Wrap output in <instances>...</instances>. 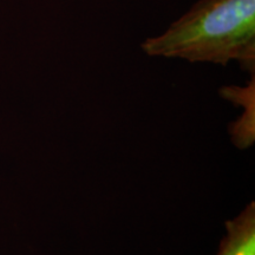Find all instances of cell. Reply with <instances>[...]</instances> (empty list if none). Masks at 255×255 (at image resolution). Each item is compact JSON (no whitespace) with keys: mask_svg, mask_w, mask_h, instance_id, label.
Wrapping results in <instances>:
<instances>
[{"mask_svg":"<svg viewBox=\"0 0 255 255\" xmlns=\"http://www.w3.org/2000/svg\"><path fill=\"white\" fill-rule=\"evenodd\" d=\"M216 255H255V203L226 222V235Z\"/></svg>","mask_w":255,"mask_h":255,"instance_id":"obj_2","label":"cell"},{"mask_svg":"<svg viewBox=\"0 0 255 255\" xmlns=\"http://www.w3.org/2000/svg\"><path fill=\"white\" fill-rule=\"evenodd\" d=\"M146 56L255 69V0H199L162 33L141 44Z\"/></svg>","mask_w":255,"mask_h":255,"instance_id":"obj_1","label":"cell"}]
</instances>
